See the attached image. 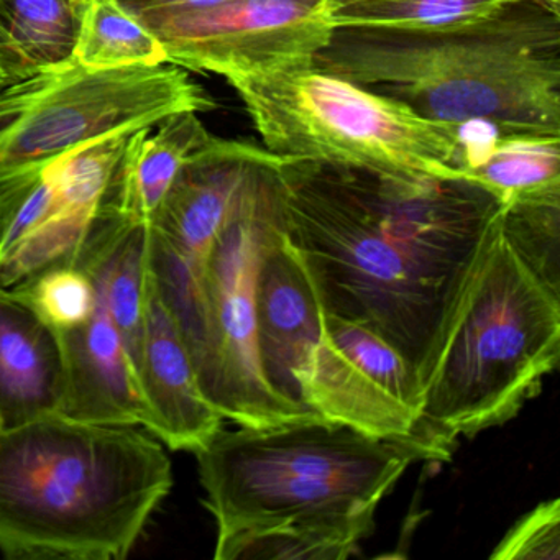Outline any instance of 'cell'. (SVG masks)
Listing matches in <instances>:
<instances>
[{
	"instance_id": "obj_11",
	"label": "cell",
	"mask_w": 560,
	"mask_h": 560,
	"mask_svg": "<svg viewBox=\"0 0 560 560\" xmlns=\"http://www.w3.org/2000/svg\"><path fill=\"white\" fill-rule=\"evenodd\" d=\"M150 32L168 65L229 80L313 63L334 27L326 0H231Z\"/></svg>"
},
{
	"instance_id": "obj_20",
	"label": "cell",
	"mask_w": 560,
	"mask_h": 560,
	"mask_svg": "<svg viewBox=\"0 0 560 560\" xmlns=\"http://www.w3.org/2000/svg\"><path fill=\"white\" fill-rule=\"evenodd\" d=\"M74 61L93 70L168 65L162 42L119 0H100L83 9Z\"/></svg>"
},
{
	"instance_id": "obj_26",
	"label": "cell",
	"mask_w": 560,
	"mask_h": 560,
	"mask_svg": "<svg viewBox=\"0 0 560 560\" xmlns=\"http://www.w3.org/2000/svg\"><path fill=\"white\" fill-rule=\"evenodd\" d=\"M326 2L329 11L334 12L336 9L343 8V5L353 4V2H359V0H326Z\"/></svg>"
},
{
	"instance_id": "obj_25",
	"label": "cell",
	"mask_w": 560,
	"mask_h": 560,
	"mask_svg": "<svg viewBox=\"0 0 560 560\" xmlns=\"http://www.w3.org/2000/svg\"><path fill=\"white\" fill-rule=\"evenodd\" d=\"M120 5L149 31L188 15L211 11L231 0H119Z\"/></svg>"
},
{
	"instance_id": "obj_12",
	"label": "cell",
	"mask_w": 560,
	"mask_h": 560,
	"mask_svg": "<svg viewBox=\"0 0 560 560\" xmlns=\"http://www.w3.org/2000/svg\"><path fill=\"white\" fill-rule=\"evenodd\" d=\"M300 386L319 418L375 438H409L422 405L418 375L388 342L327 314Z\"/></svg>"
},
{
	"instance_id": "obj_24",
	"label": "cell",
	"mask_w": 560,
	"mask_h": 560,
	"mask_svg": "<svg viewBox=\"0 0 560 560\" xmlns=\"http://www.w3.org/2000/svg\"><path fill=\"white\" fill-rule=\"evenodd\" d=\"M493 560H559V498L537 504L524 514L491 552Z\"/></svg>"
},
{
	"instance_id": "obj_13",
	"label": "cell",
	"mask_w": 560,
	"mask_h": 560,
	"mask_svg": "<svg viewBox=\"0 0 560 560\" xmlns=\"http://www.w3.org/2000/svg\"><path fill=\"white\" fill-rule=\"evenodd\" d=\"M324 311L310 277L288 247L287 237L261 258L255 287V347L258 365L271 392L301 415L307 408L300 375L323 330Z\"/></svg>"
},
{
	"instance_id": "obj_5",
	"label": "cell",
	"mask_w": 560,
	"mask_h": 560,
	"mask_svg": "<svg viewBox=\"0 0 560 560\" xmlns=\"http://www.w3.org/2000/svg\"><path fill=\"white\" fill-rule=\"evenodd\" d=\"M559 357L560 293L524 265L498 224L425 383L409 438L431 460H445L458 438L513 419Z\"/></svg>"
},
{
	"instance_id": "obj_22",
	"label": "cell",
	"mask_w": 560,
	"mask_h": 560,
	"mask_svg": "<svg viewBox=\"0 0 560 560\" xmlns=\"http://www.w3.org/2000/svg\"><path fill=\"white\" fill-rule=\"evenodd\" d=\"M500 229L524 265L560 293V188L508 199Z\"/></svg>"
},
{
	"instance_id": "obj_15",
	"label": "cell",
	"mask_w": 560,
	"mask_h": 560,
	"mask_svg": "<svg viewBox=\"0 0 560 560\" xmlns=\"http://www.w3.org/2000/svg\"><path fill=\"white\" fill-rule=\"evenodd\" d=\"M68 385L63 332L0 287V432L63 415Z\"/></svg>"
},
{
	"instance_id": "obj_9",
	"label": "cell",
	"mask_w": 560,
	"mask_h": 560,
	"mask_svg": "<svg viewBox=\"0 0 560 560\" xmlns=\"http://www.w3.org/2000/svg\"><path fill=\"white\" fill-rule=\"evenodd\" d=\"M130 133L0 179V287L70 261L100 215Z\"/></svg>"
},
{
	"instance_id": "obj_7",
	"label": "cell",
	"mask_w": 560,
	"mask_h": 560,
	"mask_svg": "<svg viewBox=\"0 0 560 560\" xmlns=\"http://www.w3.org/2000/svg\"><path fill=\"white\" fill-rule=\"evenodd\" d=\"M280 156L252 166L202 273L199 385L224 419L271 425L306 419L281 401L261 375L255 347V287L261 258L284 237Z\"/></svg>"
},
{
	"instance_id": "obj_16",
	"label": "cell",
	"mask_w": 560,
	"mask_h": 560,
	"mask_svg": "<svg viewBox=\"0 0 560 560\" xmlns=\"http://www.w3.org/2000/svg\"><path fill=\"white\" fill-rule=\"evenodd\" d=\"M63 339L70 385L61 416L145 429L147 411L136 369L97 291L90 319L63 332Z\"/></svg>"
},
{
	"instance_id": "obj_21",
	"label": "cell",
	"mask_w": 560,
	"mask_h": 560,
	"mask_svg": "<svg viewBox=\"0 0 560 560\" xmlns=\"http://www.w3.org/2000/svg\"><path fill=\"white\" fill-rule=\"evenodd\" d=\"M511 0H359L330 12L336 28L431 34L480 21Z\"/></svg>"
},
{
	"instance_id": "obj_27",
	"label": "cell",
	"mask_w": 560,
	"mask_h": 560,
	"mask_svg": "<svg viewBox=\"0 0 560 560\" xmlns=\"http://www.w3.org/2000/svg\"><path fill=\"white\" fill-rule=\"evenodd\" d=\"M74 2H77L81 9H84L88 4H91V2H100V0H74Z\"/></svg>"
},
{
	"instance_id": "obj_14",
	"label": "cell",
	"mask_w": 560,
	"mask_h": 560,
	"mask_svg": "<svg viewBox=\"0 0 560 560\" xmlns=\"http://www.w3.org/2000/svg\"><path fill=\"white\" fill-rule=\"evenodd\" d=\"M137 382L145 405V431L172 451L195 454L222 428L224 418L202 393L185 337L160 296L150 267Z\"/></svg>"
},
{
	"instance_id": "obj_19",
	"label": "cell",
	"mask_w": 560,
	"mask_h": 560,
	"mask_svg": "<svg viewBox=\"0 0 560 560\" xmlns=\"http://www.w3.org/2000/svg\"><path fill=\"white\" fill-rule=\"evenodd\" d=\"M460 172L506 202L516 196L560 188V137L498 136L483 142L462 132Z\"/></svg>"
},
{
	"instance_id": "obj_4",
	"label": "cell",
	"mask_w": 560,
	"mask_h": 560,
	"mask_svg": "<svg viewBox=\"0 0 560 560\" xmlns=\"http://www.w3.org/2000/svg\"><path fill=\"white\" fill-rule=\"evenodd\" d=\"M173 487L172 460L137 425L50 416L0 432V552L126 559Z\"/></svg>"
},
{
	"instance_id": "obj_1",
	"label": "cell",
	"mask_w": 560,
	"mask_h": 560,
	"mask_svg": "<svg viewBox=\"0 0 560 560\" xmlns=\"http://www.w3.org/2000/svg\"><path fill=\"white\" fill-rule=\"evenodd\" d=\"M284 237L324 314L388 342L425 383L504 201L465 176L278 160Z\"/></svg>"
},
{
	"instance_id": "obj_28",
	"label": "cell",
	"mask_w": 560,
	"mask_h": 560,
	"mask_svg": "<svg viewBox=\"0 0 560 560\" xmlns=\"http://www.w3.org/2000/svg\"><path fill=\"white\" fill-rule=\"evenodd\" d=\"M4 84H5L4 74H2V71H0V86H4Z\"/></svg>"
},
{
	"instance_id": "obj_17",
	"label": "cell",
	"mask_w": 560,
	"mask_h": 560,
	"mask_svg": "<svg viewBox=\"0 0 560 560\" xmlns=\"http://www.w3.org/2000/svg\"><path fill=\"white\" fill-rule=\"evenodd\" d=\"M212 139L196 113L176 114L159 126L130 133L104 211L149 228L189 156Z\"/></svg>"
},
{
	"instance_id": "obj_6",
	"label": "cell",
	"mask_w": 560,
	"mask_h": 560,
	"mask_svg": "<svg viewBox=\"0 0 560 560\" xmlns=\"http://www.w3.org/2000/svg\"><path fill=\"white\" fill-rule=\"evenodd\" d=\"M228 83L271 155L383 173L464 176L462 126L424 119L313 63Z\"/></svg>"
},
{
	"instance_id": "obj_18",
	"label": "cell",
	"mask_w": 560,
	"mask_h": 560,
	"mask_svg": "<svg viewBox=\"0 0 560 560\" xmlns=\"http://www.w3.org/2000/svg\"><path fill=\"white\" fill-rule=\"evenodd\" d=\"M81 12L74 0H0L5 84L74 60Z\"/></svg>"
},
{
	"instance_id": "obj_23",
	"label": "cell",
	"mask_w": 560,
	"mask_h": 560,
	"mask_svg": "<svg viewBox=\"0 0 560 560\" xmlns=\"http://www.w3.org/2000/svg\"><path fill=\"white\" fill-rule=\"evenodd\" d=\"M12 288L61 332L83 326L96 306L93 278L74 264L51 265Z\"/></svg>"
},
{
	"instance_id": "obj_10",
	"label": "cell",
	"mask_w": 560,
	"mask_h": 560,
	"mask_svg": "<svg viewBox=\"0 0 560 560\" xmlns=\"http://www.w3.org/2000/svg\"><path fill=\"white\" fill-rule=\"evenodd\" d=\"M268 150L214 139L189 156L149 225V267L192 359L202 340V273L252 166Z\"/></svg>"
},
{
	"instance_id": "obj_2",
	"label": "cell",
	"mask_w": 560,
	"mask_h": 560,
	"mask_svg": "<svg viewBox=\"0 0 560 560\" xmlns=\"http://www.w3.org/2000/svg\"><path fill=\"white\" fill-rule=\"evenodd\" d=\"M214 559L254 534L298 537L323 560L347 559L375 529L383 498L409 465L431 460L411 438L385 439L323 418L219 429L195 452Z\"/></svg>"
},
{
	"instance_id": "obj_8",
	"label": "cell",
	"mask_w": 560,
	"mask_h": 560,
	"mask_svg": "<svg viewBox=\"0 0 560 560\" xmlns=\"http://www.w3.org/2000/svg\"><path fill=\"white\" fill-rule=\"evenodd\" d=\"M218 107L183 68L93 70L77 61L0 86V179L77 147Z\"/></svg>"
},
{
	"instance_id": "obj_3",
	"label": "cell",
	"mask_w": 560,
	"mask_h": 560,
	"mask_svg": "<svg viewBox=\"0 0 560 560\" xmlns=\"http://www.w3.org/2000/svg\"><path fill=\"white\" fill-rule=\"evenodd\" d=\"M313 65L435 122L560 137V8L511 0L444 32L336 28Z\"/></svg>"
}]
</instances>
